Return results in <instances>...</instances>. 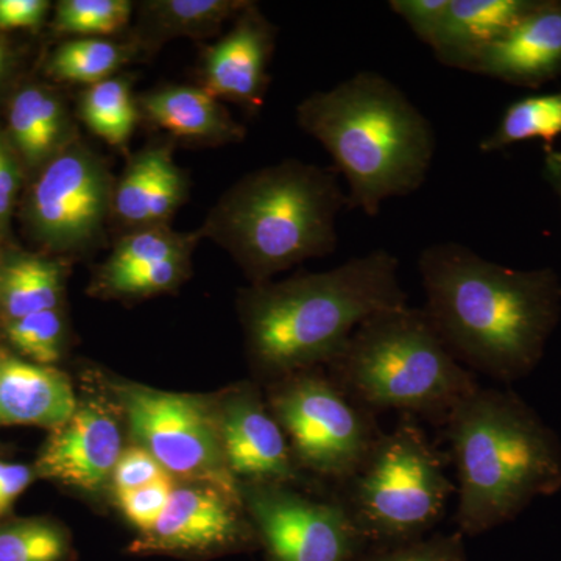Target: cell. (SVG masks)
Wrapping results in <instances>:
<instances>
[{
  "label": "cell",
  "mask_w": 561,
  "mask_h": 561,
  "mask_svg": "<svg viewBox=\"0 0 561 561\" xmlns=\"http://www.w3.org/2000/svg\"><path fill=\"white\" fill-rule=\"evenodd\" d=\"M138 54L139 49L131 41L72 38L51 51L46 73L58 83L83 84L87 88L116 77Z\"/></svg>",
  "instance_id": "obj_24"
},
{
  "label": "cell",
  "mask_w": 561,
  "mask_h": 561,
  "mask_svg": "<svg viewBox=\"0 0 561 561\" xmlns=\"http://www.w3.org/2000/svg\"><path fill=\"white\" fill-rule=\"evenodd\" d=\"M68 268V262L51 254L2 250L0 319L3 323L60 309Z\"/></svg>",
  "instance_id": "obj_23"
},
{
  "label": "cell",
  "mask_w": 561,
  "mask_h": 561,
  "mask_svg": "<svg viewBox=\"0 0 561 561\" xmlns=\"http://www.w3.org/2000/svg\"><path fill=\"white\" fill-rule=\"evenodd\" d=\"M49 11L47 0H0V32L38 31Z\"/></svg>",
  "instance_id": "obj_37"
},
{
  "label": "cell",
  "mask_w": 561,
  "mask_h": 561,
  "mask_svg": "<svg viewBox=\"0 0 561 561\" xmlns=\"http://www.w3.org/2000/svg\"><path fill=\"white\" fill-rule=\"evenodd\" d=\"M175 485L173 478L161 479L142 489L116 494L114 500L125 522L130 524L138 535H144L153 529L154 524L160 519L171 501Z\"/></svg>",
  "instance_id": "obj_33"
},
{
  "label": "cell",
  "mask_w": 561,
  "mask_h": 561,
  "mask_svg": "<svg viewBox=\"0 0 561 561\" xmlns=\"http://www.w3.org/2000/svg\"><path fill=\"white\" fill-rule=\"evenodd\" d=\"M339 497L368 546L426 537L456 486L445 456L411 421L382 434Z\"/></svg>",
  "instance_id": "obj_7"
},
{
  "label": "cell",
  "mask_w": 561,
  "mask_h": 561,
  "mask_svg": "<svg viewBox=\"0 0 561 561\" xmlns=\"http://www.w3.org/2000/svg\"><path fill=\"white\" fill-rule=\"evenodd\" d=\"M192 271V254L171 257L106 279H92L91 294L101 298H147L175 290Z\"/></svg>",
  "instance_id": "obj_30"
},
{
  "label": "cell",
  "mask_w": 561,
  "mask_h": 561,
  "mask_svg": "<svg viewBox=\"0 0 561 561\" xmlns=\"http://www.w3.org/2000/svg\"><path fill=\"white\" fill-rule=\"evenodd\" d=\"M214 404L225 459L239 483L300 481L289 440L260 391L253 386L234 387Z\"/></svg>",
  "instance_id": "obj_14"
},
{
  "label": "cell",
  "mask_w": 561,
  "mask_h": 561,
  "mask_svg": "<svg viewBox=\"0 0 561 561\" xmlns=\"http://www.w3.org/2000/svg\"><path fill=\"white\" fill-rule=\"evenodd\" d=\"M77 114L92 135L111 147L125 149L140 121L131 80L116 76L84 88L77 102Z\"/></svg>",
  "instance_id": "obj_25"
},
{
  "label": "cell",
  "mask_w": 561,
  "mask_h": 561,
  "mask_svg": "<svg viewBox=\"0 0 561 561\" xmlns=\"http://www.w3.org/2000/svg\"><path fill=\"white\" fill-rule=\"evenodd\" d=\"M133 11L130 0H61L51 31L73 38H108L128 28Z\"/></svg>",
  "instance_id": "obj_29"
},
{
  "label": "cell",
  "mask_w": 561,
  "mask_h": 561,
  "mask_svg": "<svg viewBox=\"0 0 561 561\" xmlns=\"http://www.w3.org/2000/svg\"><path fill=\"white\" fill-rule=\"evenodd\" d=\"M114 184L106 161L77 138L35 173L22 203V221L51 256L87 253L105 234Z\"/></svg>",
  "instance_id": "obj_10"
},
{
  "label": "cell",
  "mask_w": 561,
  "mask_h": 561,
  "mask_svg": "<svg viewBox=\"0 0 561 561\" xmlns=\"http://www.w3.org/2000/svg\"><path fill=\"white\" fill-rule=\"evenodd\" d=\"M140 119L195 146L242 142L247 128L201 87L164 84L138 95Z\"/></svg>",
  "instance_id": "obj_19"
},
{
  "label": "cell",
  "mask_w": 561,
  "mask_h": 561,
  "mask_svg": "<svg viewBox=\"0 0 561 561\" xmlns=\"http://www.w3.org/2000/svg\"><path fill=\"white\" fill-rule=\"evenodd\" d=\"M445 426L459 479L461 535L513 522L537 497L561 490V443L512 391L479 386Z\"/></svg>",
  "instance_id": "obj_4"
},
{
  "label": "cell",
  "mask_w": 561,
  "mask_h": 561,
  "mask_svg": "<svg viewBox=\"0 0 561 561\" xmlns=\"http://www.w3.org/2000/svg\"><path fill=\"white\" fill-rule=\"evenodd\" d=\"M540 0H451L437 38L435 60L470 72L479 55L529 14Z\"/></svg>",
  "instance_id": "obj_21"
},
{
  "label": "cell",
  "mask_w": 561,
  "mask_h": 561,
  "mask_svg": "<svg viewBox=\"0 0 561 561\" xmlns=\"http://www.w3.org/2000/svg\"><path fill=\"white\" fill-rule=\"evenodd\" d=\"M250 0H149L140 2L131 43L139 51L160 49L169 41L206 39L236 20Z\"/></svg>",
  "instance_id": "obj_22"
},
{
  "label": "cell",
  "mask_w": 561,
  "mask_h": 561,
  "mask_svg": "<svg viewBox=\"0 0 561 561\" xmlns=\"http://www.w3.org/2000/svg\"><path fill=\"white\" fill-rule=\"evenodd\" d=\"M260 548L243 502L201 483H176L168 507L153 529L136 535L133 556H164L186 560Z\"/></svg>",
  "instance_id": "obj_12"
},
{
  "label": "cell",
  "mask_w": 561,
  "mask_h": 561,
  "mask_svg": "<svg viewBox=\"0 0 561 561\" xmlns=\"http://www.w3.org/2000/svg\"><path fill=\"white\" fill-rule=\"evenodd\" d=\"M426 312L463 367L501 382L529 375L560 317L556 272L516 271L456 242L421 251Z\"/></svg>",
  "instance_id": "obj_1"
},
{
  "label": "cell",
  "mask_w": 561,
  "mask_h": 561,
  "mask_svg": "<svg viewBox=\"0 0 561 561\" xmlns=\"http://www.w3.org/2000/svg\"><path fill=\"white\" fill-rule=\"evenodd\" d=\"M297 124L330 153L348 184V208L368 217L426 183L437 150L430 119L375 70H359L297 106Z\"/></svg>",
  "instance_id": "obj_3"
},
{
  "label": "cell",
  "mask_w": 561,
  "mask_h": 561,
  "mask_svg": "<svg viewBox=\"0 0 561 561\" xmlns=\"http://www.w3.org/2000/svg\"><path fill=\"white\" fill-rule=\"evenodd\" d=\"M451 0H390L389 7L402 18L416 38L432 46L445 20Z\"/></svg>",
  "instance_id": "obj_36"
},
{
  "label": "cell",
  "mask_w": 561,
  "mask_h": 561,
  "mask_svg": "<svg viewBox=\"0 0 561 561\" xmlns=\"http://www.w3.org/2000/svg\"><path fill=\"white\" fill-rule=\"evenodd\" d=\"M463 538L457 530L397 545L368 546L354 561H468Z\"/></svg>",
  "instance_id": "obj_32"
},
{
  "label": "cell",
  "mask_w": 561,
  "mask_h": 561,
  "mask_svg": "<svg viewBox=\"0 0 561 561\" xmlns=\"http://www.w3.org/2000/svg\"><path fill=\"white\" fill-rule=\"evenodd\" d=\"M103 398L79 401L76 412L44 443L35 471L47 479L81 491L108 485L124 453L121 411Z\"/></svg>",
  "instance_id": "obj_13"
},
{
  "label": "cell",
  "mask_w": 561,
  "mask_h": 561,
  "mask_svg": "<svg viewBox=\"0 0 561 561\" xmlns=\"http://www.w3.org/2000/svg\"><path fill=\"white\" fill-rule=\"evenodd\" d=\"M201 241L198 230L175 231L171 225L124 232L114 243L108 260L99 267L94 279L113 278L146 265L192 254Z\"/></svg>",
  "instance_id": "obj_26"
},
{
  "label": "cell",
  "mask_w": 561,
  "mask_h": 561,
  "mask_svg": "<svg viewBox=\"0 0 561 561\" xmlns=\"http://www.w3.org/2000/svg\"><path fill=\"white\" fill-rule=\"evenodd\" d=\"M5 133L24 171L33 173L80 138L61 92L38 81L22 84L11 95Z\"/></svg>",
  "instance_id": "obj_20"
},
{
  "label": "cell",
  "mask_w": 561,
  "mask_h": 561,
  "mask_svg": "<svg viewBox=\"0 0 561 561\" xmlns=\"http://www.w3.org/2000/svg\"><path fill=\"white\" fill-rule=\"evenodd\" d=\"M14 65H16V54H14L13 46L5 36L0 35V87L13 72Z\"/></svg>",
  "instance_id": "obj_39"
},
{
  "label": "cell",
  "mask_w": 561,
  "mask_h": 561,
  "mask_svg": "<svg viewBox=\"0 0 561 561\" xmlns=\"http://www.w3.org/2000/svg\"><path fill=\"white\" fill-rule=\"evenodd\" d=\"M348 208L334 168L289 158L243 175L220 195L198 232L221 247L251 284L337 249Z\"/></svg>",
  "instance_id": "obj_5"
},
{
  "label": "cell",
  "mask_w": 561,
  "mask_h": 561,
  "mask_svg": "<svg viewBox=\"0 0 561 561\" xmlns=\"http://www.w3.org/2000/svg\"><path fill=\"white\" fill-rule=\"evenodd\" d=\"M72 535L43 516L0 519V561H73Z\"/></svg>",
  "instance_id": "obj_27"
},
{
  "label": "cell",
  "mask_w": 561,
  "mask_h": 561,
  "mask_svg": "<svg viewBox=\"0 0 561 561\" xmlns=\"http://www.w3.org/2000/svg\"><path fill=\"white\" fill-rule=\"evenodd\" d=\"M79 400L66 373L0 348V426L55 431L76 412Z\"/></svg>",
  "instance_id": "obj_18"
},
{
  "label": "cell",
  "mask_w": 561,
  "mask_h": 561,
  "mask_svg": "<svg viewBox=\"0 0 561 561\" xmlns=\"http://www.w3.org/2000/svg\"><path fill=\"white\" fill-rule=\"evenodd\" d=\"M405 305L400 260L383 249L331 271L251 284L239 295L250 359L273 381L327 367L365 320Z\"/></svg>",
  "instance_id": "obj_2"
},
{
  "label": "cell",
  "mask_w": 561,
  "mask_h": 561,
  "mask_svg": "<svg viewBox=\"0 0 561 561\" xmlns=\"http://www.w3.org/2000/svg\"><path fill=\"white\" fill-rule=\"evenodd\" d=\"M470 72L538 88L561 73V0H540L479 55Z\"/></svg>",
  "instance_id": "obj_17"
},
{
  "label": "cell",
  "mask_w": 561,
  "mask_h": 561,
  "mask_svg": "<svg viewBox=\"0 0 561 561\" xmlns=\"http://www.w3.org/2000/svg\"><path fill=\"white\" fill-rule=\"evenodd\" d=\"M24 173V165L9 136L5 130H0V245L9 239Z\"/></svg>",
  "instance_id": "obj_35"
},
{
  "label": "cell",
  "mask_w": 561,
  "mask_h": 561,
  "mask_svg": "<svg viewBox=\"0 0 561 561\" xmlns=\"http://www.w3.org/2000/svg\"><path fill=\"white\" fill-rule=\"evenodd\" d=\"M364 411H397L445 424L478 389L474 373L446 348L423 308L386 309L364 321L327 365Z\"/></svg>",
  "instance_id": "obj_6"
},
{
  "label": "cell",
  "mask_w": 561,
  "mask_h": 561,
  "mask_svg": "<svg viewBox=\"0 0 561 561\" xmlns=\"http://www.w3.org/2000/svg\"><path fill=\"white\" fill-rule=\"evenodd\" d=\"M561 135V91L531 95L512 103L502 114L496 130L482 139L483 153L507 149L513 144L542 139L548 146Z\"/></svg>",
  "instance_id": "obj_28"
},
{
  "label": "cell",
  "mask_w": 561,
  "mask_h": 561,
  "mask_svg": "<svg viewBox=\"0 0 561 561\" xmlns=\"http://www.w3.org/2000/svg\"><path fill=\"white\" fill-rule=\"evenodd\" d=\"M559 153H560V157H561V151H559Z\"/></svg>",
  "instance_id": "obj_42"
},
{
  "label": "cell",
  "mask_w": 561,
  "mask_h": 561,
  "mask_svg": "<svg viewBox=\"0 0 561 561\" xmlns=\"http://www.w3.org/2000/svg\"><path fill=\"white\" fill-rule=\"evenodd\" d=\"M276 35L275 25L250 2L231 31L203 54L198 87L219 101L238 103L249 114L260 113L271 84Z\"/></svg>",
  "instance_id": "obj_15"
},
{
  "label": "cell",
  "mask_w": 561,
  "mask_h": 561,
  "mask_svg": "<svg viewBox=\"0 0 561 561\" xmlns=\"http://www.w3.org/2000/svg\"><path fill=\"white\" fill-rule=\"evenodd\" d=\"M241 490L267 561H354L368 548L341 500H313L279 483H241Z\"/></svg>",
  "instance_id": "obj_11"
},
{
  "label": "cell",
  "mask_w": 561,
  "mask_h": 561,
  "mask_svg": "<svg viewBox=\"0 0 561 561\" xmlns=\"http://www.w3.org/2000/svg\"><path fill=\"white\" fill-rule=\"evenodd\" d=\"M38 479L35 467L0 460V519H5L22 493Z\"/></svg>",
  "instance_id": "obj_38"
},
{
  "label": "cell",
  "mask_w": 561,
  "mask_h": 561,
  "mask_svg": "<svg viewBox=\"0 0 561 561\" xmlns=\"http://www.w3.org/2000/svg\"><path fill=\"white\" fill-rule=\"evenodd\" d=\"M5 337L18 356L54 367L65 350V319L60 309L32 313L5 323Z\"/></svg>",
  "instance_id": "obj_31"
},
{
  "label": "cell",
  "mask_w": 561,
  "mask_h": 561,
  "mask_svg": "<svg viewBox=\"0 0 561 561\" xmlns=\"http://www.w3.org/2000/svg\"><path fill=\"white\" fill-rule=\"evenodd\" d=\"M187 198L190 179L173 160V140H153L128 158L116 179L111 220L125 231L171 225Z\"/></svg>",
  "instance_id": "obj_16"
},
{
  "label": "cell",
  "mask_w": 561,
  "mask_h": 561,
  "mask_svg": "<svg viewBox=\"0 0 561 561\" xmlns=\"http://www.w3.org/2000/svg\"><path fill=\"white\" fill-rule=\"evenodd\" d=\"M168 478H172V476L161 467L160 461L146 449L133 445L122 453L113 476H111L110 486L116 496L125 491L142 489V486Z\"/></svg>",
  "instance_id": "obj_34"
},
{
  "label": "cell",
  "mask_w": 561,
  "mask_h": 561,
  "mask_svg": "<svg viewBox=\"0 0 561 561\" xmlns=\"http://www.w3.org/2000/svg\"><path fill=\"white\" fill-rule=\"evenodd\" d=\"M135 445L146 449L175 481L201 483L242 501L221 446L216 404L127 381L108 383Z\"/></svg>",
  "instance_id": "obj_9"
},
{
  "label": "cell",
  "mask_w": 561,
  "mask_h": 561,
  "mask_svg": "<svg viewBox=\"0 0 561 561\" xmlns=\"http://www.w3.org/2000/svg\"><path fill=\"white\" fill-rule=\"evenodd\" d=\"M321 368L275 379L268 408L300 471L342 486L367 460L383 432L375 415L351 400Z\"/></svg>",
  "instance_id": "obj_8"
},
{
  "label": "cell",
  "mask_w": 561,
  "mask_h": 561,
  "mask_svg": "<svg viewBox=\"0 0 561 561\" xmlns=\"http://www.w3.org/2000/svg\"><path fill=\"white\" fill-rule=\"evenodd\" d=\"M0 254H2V249H0Z\"/></svg>",
  "instance_id": "obj_41"
},
{
  "label": "cell",
  "mask_w": 561,
  "mask_h": 561,
  "mask_svg": "<svg viewBox=\"0 0 561 561\" xmlns=\"http://www.w3.org/2000/svg\"><path fill=\"white\" fill-rule=\"evenodd\" d=\"M546 173L552 186L556 187L561 197V157L559 151L548 150L546 154Z\"/></svg>",
  "instance_id": "obj_40"
}]
</instances>
